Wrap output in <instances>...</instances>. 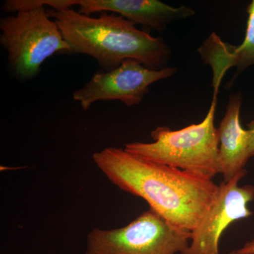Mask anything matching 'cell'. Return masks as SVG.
I'll use <instances>...</instances> for the list:
<instances>
[{"mask_svg":"<svg viewBox=\"0 0 254 254\" xmlns=\"http://www.w3.org/2000/svg\"><path fill=\"white\" fill-rule=\"evenodd\" d=\"M46 6H37L0 19V44L7 53L10 73L26 82L38 76L55 54L70 55L71 48Z\"/></svg>","mask_w":254,"mask_h":254,"instance_id":"obj_4","label":"cell"},{"mask_svg":"<svg viewBox=\"0 0 254 254\" xmlns=\"http://www.w3.org/2000/svg\"><path fill=\"white\" fill-rule=\"evenodd\" d=\"M176 72L175 67L153 70L136 60L128 59L111 71H96L83 88L73 93V98L84 111L97 101L119 100L127 106H134L149 93L152 84Z\"/></svg>","mask_w":254,"mask_h":254,"instance_id":"obj_6","label":"cell"},{"mask_svg":"<svg viewBox=\"0 0 254 254\" xmlns=\"http://www.w3.org/2000/svg\"><path fill=\"white\" fill-rule=\"evenodd\" d=\"M70 6H79L78 12L91 16L96 13L111 12L135 24L163 31L170 23L194 16L186 6L173 7L158 0H70Z\"/></svg>","mask_w":254,"mask_h":254,"instance_id":"obj_8","label":"cell"},{"mask_svg":"<svg viewBox=\"0 0 254 254\" xmlns=\"http://www.w3.org/2000/svg\"><path fill=\"white\" fill-rule=\"evenodd\" d=\"M71 48V54L89 55L103 71L118 67L125 60H136L153 70L166 67L171 50L161 37L152 36L129 20L111 12L98 17L86 16L73 8L47 9Z\"/></svg>","mask_w":254,"mask_h":254,"instance_id":"obj_2","label":"cell"},{"mask_svg":"<svg viewBox=\"0 0 254 254\" xmlns=\"http://www.w3.org/2000/svg\"><path fill=\"white\" fill-rule=\"evenodd\" d=\"M242 97L240 93L230 96L220 127L218 128L220 147L219 159L223 182L230 181L245 170L250 160V133L241 125Z\"/></svg>","mask_w":254,"mask_h":254,"instance_id":"obj_10","label":"cell"},{"mask_svg":"<svg viewBox=\"0 0 254 254\" xmlns=\"http://www.w3.org/2000/svg\"><path fill=\"white\" fill-rule=\"evenodd\" d=\"M93 161L120 190L141 197L170 225L191 232L208 211L219 186L207 180L132 154L124 148L95 152Z\"/></svg>","mask_w":254,"mask_h":254,"instance_id":"obj_1","label":"cell"},{"mask_svg":"<svg viewBox=\"0 0 254 254\" xmlns=\"http://www.w3.org/2000/svg\"><path fill=\"white\" fill-rule=\"evenodd\" d=\"M190 232L170 225L153 210L120 228H94L87 235L86 254H181Z\"/></svg>","mask_w":254,"mask_h":254,"instance_id":"obj_5","label":"cell"},{"mask_svg":"<svg viewBox=\"0 0 254 254\" xmlns=\"http://www.w3.org/2000/svg\"><path fill=\"white\" fill-rule=\"evenodd\" d=\"M247 173L245 169L230 181L219 185L218 194L198 225L190 232V245L181 254H220V237L227 227L252 215L248 205L254 199V187L238 185Z\"/></svg>","mask_w":254,"mask_h":254,"instance_id":"obj_7","label":"cell"},{"mask_svg":"<svg viewBox=\"0 0 254 254\" xmlns=\"http://www.w3.org/2000/svg\"><path fill=\"white\" fill-rule=\"evenodd\" d=\"M247 126L249 127L248 130L250 133V158H252V157H254V120L248 124Z\"/></svg>","mask_w":254,"mask_h":254,"instance_id":"obj_12","label":"cell"},{"mask_svg":"<svg viewBox=\"0 0 254 254\" xmlns=\"http://www.w3.org/2000/svg\"><path fill=\"white\" fill-rule=\"evenodd\" d=\"M218 96H214L204 120L182 129L159 127L150 133L152 143L133 142L125 149L154 162L207 180L221 173L218 129L215 126Z\"/></svg>","mask_w":254,"mask_h":254,"instance_id":"obj_3","label":"cell"},{"mask_svg":"<svg viewBox=\"0 0 254 254\" xmlns=\"http://www.w3.org/2000/svg\"><path fill=\"white\" fill-rule=\"evenodd\" d=\"M228 254H254V239L245 243L242 248L232 251Z\"/></svg>","mask_w":254,"mask_h":254,"instance_id":"obj_11","label":"cell"},{"mask_svg":"<svg viewBox=\"0 0 254 254\" xmlns=\"http://www.w3.org/2000/svg\"><path fill=\"white\" fill-rule=\"evenodd\" d=\"M248 20L245 38L242 44L235 46L222 41L212 33L198 48L202 61L213 70L214 94L218 95L219 87L229 68L236 66L237 73L232 81L245 68L254 64V0L247 7Z\"/></svg>","mask_w":254,"mask_h":254,"instance_id":"obj_9","label":"cell"}]
</instances>
